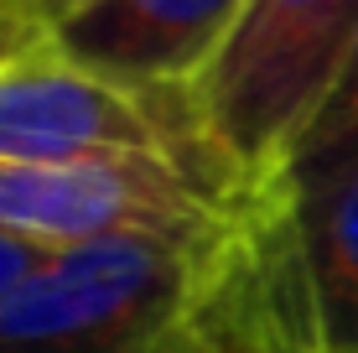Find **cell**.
I'll return each mask as SVG.
<instances>
[{
	"label": "cell",
	"instance_id": "cell-1",
	"mask_svg": "<svg viewBox=\"0 0 358 353\" xmlns=\"http://www.w3.org/2000/svg\"><path fill=\"white\" fill-rule=\"evenodd\" d=\"M239 234L47 254L0 307V353H192Z\"/></svg>",
	"mask_w": 358,
	"mask_h": 353
},
{
	"label": "cell",
	"instance_id": "cell-2",
	"mask_svg": "<svg viewBox=\"0 0 358 353\" xmlns=\"http://www.w3.org/2000/svg\"><path fill=\"white\" fill-rule=\"evenodd\" d=\"M358 42V0H244L229 42L187 89L218 161L265 203L280 156L317 115Z\"/></svg>",
	"mask_w": 358,
	"mask_h": 353
},
{
	"label": "cell",
	"instance_id": "cell-3",
	"mask_svg": "<svg viewBox=\"0 0 358 353\" xmlns=\"http://www.w3.org/2000/svg\"><path fill=\"white\" fill-rule=\"evenodd\" d=\"M265 203L182 156H99L63 166H0V234L63 254L109 239H224Z\"/></svg>",
	"mask_w": 358,
	"mask_h": 353
},
{
	"label": "cell",
	"instance_id": "cell-4",
	"mask_svg": "<svg viewBox=\"0 0 358 353\" xmlns=\"http://www.w3.org/2000/svg\"><path fill=\"white\" fill-rule=\"evenodd\" d=\"M99 156H182L239 187L197 130L187 94H141L109 83L68 63L47 36L0 63V166H63Z\"/></svg>",
	"mask_w": 358,
	"mask_h": 353
},
{
	"label": "cell",
	"instance_id": "cell-5",
	"mask_svg": "<svg viewBox=\"0 0 358 353\" xmlns=\"http://www.w3.org/2000/svg\"><path fill=\"white\" fill-rule=\"evenodd\" d=\"M244 0H78L47 27L68 63L141 94H187L229 42Z\"/></svg>",
	"mask_w": 358,
	"mask_h": 353
},
{
	"label": "cell",
	"instance_id": "cell-6",
	"mask_svg": "<svg viewBox=\"0 0 358 353\" xmlns=\"http://www.w3.org/2000/svg\"><path fill=\"white\" fill-rule=\"evenodd\" d=\"M306 281L317 353H358V166L275 198Z\"/></svg>",
	"mask_w": 358,
	"mask_h": 353
},
{
	"label": "cell",
	"instance_id": "cell-7",
	"mask_svg": "<svg viewBox=\"0 0 358 353\" xmlns=\"http://www.w3.org/2000/svg\"><path fill=\"white\" fill-rule=\"evenodd\" d=\"M358 166V42L343 63L338 83L327 89V99L317 104V115L301 125V136L291 141V151L280 156L275 177H270L265 203L306 192L327 177H343Z\"/></svg>",
	"mask_w": 358,
	"mask_h": 353
},
{
	"label": "cell",
	"instance_id": "cell-8",
	"mask_svg": "<svg viewBox=\"0 0 358 353\" xmlns=\"http://www.w3.org/2000/svg\"><path fill=\"white\" fill-rule=\"evenodd\" d=\"M192 353H265V322H260V265H255V218L244 224L224 275L203 312V333Z\"/></svg>",
	"mask_w": 358,
	"mask_h": 353
},
{
	"label": "cell",
	"instance_id": "cell-9",
	"mask_svg": "<svg viewBox=\"0 0 358 353\" xmlns=\"http://www.w3.org/2000/svg\"><path fill=\"white\" fill-rule=\"evenodd\" d=\"M47 36L42 16L31 0H0V63H10L16 52H27Z\"/></svg>",
	"mask_w": 358,
	"mask_h": 353
},
{
	"label": "cell",
	"instance_id": "cell-10",
	"mask_svg": "<svg viewBox=\"0 0 358 353\" xmlns=\"http://www.w3.org/2000/svg\"><path fill=\"white\" fill-rule=\"evenodd\" d=\"M47 254L36 250V245H27V239H10V234H0V307H6L10 296L21 291V281L42 265Z\"/></svg>",
	"mask_w": 358,
	"mask_h": 353
},
{
	"label": "cell",
	"instance_id": "cell-11",
	"mask_svg": "<svg viewBox=\"0 0 358 353\" xmlns=\"http://www.w3.org/2000/svg\"><path fill=\"white\" fill-rule=\"evenodd\" d=\"M31 6H36V16H42V27H52V21L63 16V10H73L78 0H31Z\"/></svg>",
	"mask_w": 358,
	"mask_h": 353
}]
</instances>
